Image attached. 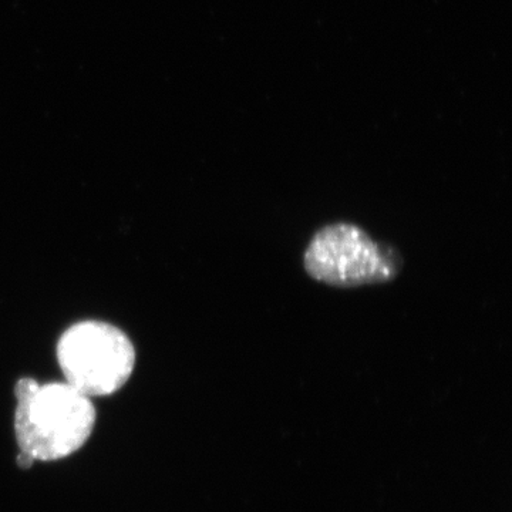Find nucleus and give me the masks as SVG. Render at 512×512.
I'll return each mask as SVG.
<instances>
[{
	"label": "nucleus",
	"mask_w": 512,
	"mask_h": 512,
	"mask_svg": "<svg viewBox=\"0 0 512 512\" xmlns=\"http://www.w3.org/2000/svg\"><path fill=\"white\" fill-rule=\"evenodd\" d=\"M15 431L20 451L35 461L72 456L92 436V399L69 383L40 384L23 377L15 386Z\"/></svg>",
	"instance_id": "obj_1"
},
{
	"label": "nucleus",
	"mask_w": 512,
	"mask_h": 512,
	"mask_svg": "<svg viewBox=\"0 0 512 512\" xmlns=\"http://www.w3.org/2000/svg\"><path fill=\"white\" fill-rule=\"evenodd\" d=\"M303 268L320 284L353 289L393 282L402 272L403 258L359 225L333 222L312 235L303 252Z\"/></svg>",
	"instance_id": "obj_2"
},
{
	"label": "nucleus",
	"mask_w": 512,
	"mask_h": 512,
	"mask_svg": "<svg viewBox=\"0 0 512 512\" xmlns=\"http://www.w3.org/2000/svg\"><path fill=\"white\" fill-rule=\"evenodd\" d=\"M57 362L66 383L92 399L110 396L128 382L136 366V349L117 326L84 320L60 336Z\"/></svg>",
	"instance_id": "obj_3"
},
{
	"label": "nucleus",
	"mask_w": 512,
	"mask_h": 512,
	"mask_svg": "<svg viewBox=\"0 0 512 512\" xmlns=\"http://www.w3.org/2000/svg\"><path fill=\"white\" fill-rule=\"evenodd\" d=\"M33 463H35V460H33L32 456H29V454L22 453V451H20L18 457L19 467L29 468L30 466H32Z\"/></svg>",
	"instance_id": "obj_4"
}]
</instances>
